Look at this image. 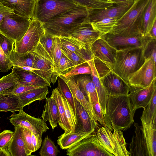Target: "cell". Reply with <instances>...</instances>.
I'll return each mask as SVG.
<instances>
[{"label": "cell", "instance_id": "48", "mask_svg": "<svg viewBox=\"0 0 156 156\" xmlns=\"http://www.w3.org/2000/svg\"><path fill=\"white\" fill-rule=\"evenodd\" d=\"M143 54L145 59L151 58L156 64V39L149 41L143 48Z\"/></svg>", "mask_w": 156, "mask_h": 156}, {"label": "cell", "instance_id": "58", "mask_svg": "<svg viewBox=\"0 0 156 156\" xmlns=\"http://www.w3.org/2000/svg\"><path fill=\"white\" fill-rule=\"evenodd\" d=\"M132 0H110L113 4H118Z\"/></svg>", "mask_w": 156, "mask_h": 156}, {"label": "cell", "instance_id": "43", "mask_svg": "<svg viewBox=\"0 0 156 156\" xmlns=\"http://www.w3.org/2000/svg\"><path fill=\"white\" fill-rule=\"evenodd\" d=\"M91 73L90 67L86 62L74 66L68 72L60 75L66 78H69L77 75L85 74H91Z\"/></svg>", "mask_w": 156, "mask_h": 156}, {"label": "cell", "instance_id": "42", "mask_svg": "<svg viewBox=\"0 0 156 156\" xmlns=\"http://www.w3.org/2000/svg\"><path fill=\"white\" fill-rule=\"evenodd\" d=\"M59 152L54 142L48 136L44 139L39 152L41 156H56Z\"/></svg>", "mask_w": 156, "mask_h": 156}, {"label": "cell", "instance_id": "3", "mask_svg": "<svg viewBox=\"0 0 156 156\" xmlns=\"http://www.w3.org/2000/svg\"><path fill=\"white\" fill-rule=\"evenodd\" d=\"M149 0H134L131 7L117 20L109 33L121 36H130L140 33L143 16Z\"/></svg>", "mask_w": 156, "mask_h": 156}, {"label": "cell", "instance_id": "27", "mask_svg": "<svg viewBox=\"0 0 156 156\" xmlns=\"http://www.w3.org/2000/svg\"><path fill=\"white\" fill-rule=\"evenodd\" d=\"M9 90L0 94V112H20L23 109L18 95Z\"/></svg>", "mask_w": 156, "mask_h": 156}, {"label": "cell", "instance_id": "55", "mask_svg": "<svg viewBox=\"0 0 156 156\" xmlns=\"http://www.w3.org/2000/svg\"><path fill=\"white\" fill-rule=\"evenodd\" d=\"M42 135H36L31 132V140L35 152L39 149L41 146L42 139Z\"/></svg>", "mask_w": 156, "mask_h": 156}, {"label": "cell", "instance_id": "24", "mask_svg": "<svg viewBox=\"0 0 156 156\" xmlns=\"http://www.w3.org/2000/svg\"><path fill=\"white\" fill-rule=\"evenodd\" d=\"M135 127V136L129 144V156H148L147 145L141 126L133 122Z\"/></svg>", "mask_w": 156, "mask_h": 156}, {"label": "cell", "instance_id": "23", "mask_svg": "<svg viewBox=\"0 0 156 156\" xmlns=\"http://www.w3.org/2000/svg\"><path fill=\"white\" fill-rule=\"evenodd\" d=\"M59 76L66 82L74 98H76L83 106L92 119L97 124L94 109L85 98L76 83L74 76L66 78L61 75Z\"/></svg>", "mask_w": 156, "mask_h": 156}, {"label": "cell", "instance_id": "30", "mask_svg": "<svg viewBox=\"0 0 156 156\" xmlns=\"http://www.w3.org/2000/svg\"><path fill=\"white\" fill-rule=\"evenodd\" d=\"M8 151L10 156H27L22 136L21 126L15 127L13 137Z\"/></svg>", "mask_w": 156, "mask_h": 156}, {"label": "cell", "instance_id": "13", "mask_svg": "<svg viewBox=\"0 0 156 156\" xmlns=\"http://www.w3.org/2000/svg\"><path fill=\"white\" fill-rule=\"evenodd\" d=\"M31 52L34 57L32 67L37 69L35 73L51 84L53 72L51 58L39 42L35 49Z\"/></svg>", "mask_w": 156, "mask_h": 156}, {"label": "cell", "instance_id": "49", "mask_svg": "<svg viewBox=\"0 0 156 156\" xmlns=\"http://www.w3.org/2000/svg\"><path fill=\"white\" fill-rule=\"evenodd\" d=\"M15 42L0 32V46L5 54L7 57L14 48Z\"/></svg>", "mask_w": 156, "mask_h": 156}, {"label": "cell", "instance_id": "53", "mask_svg": "<svg viewBox=\"0 0 156 156\" xmlns=\"http://www.w3.org/2000/svg\"><path fill=\"white\" fill-rule=\"evenodd\" d=\"M93 109L97 121L103 126L106 127L104 115L98 101L94 106Z\"/></svg>", "mask_w": 156, "mask_h": 156}, {"label": "cell", "instance_id": "10", "mask_svg": "<svg viewBox=\"0 0 156 156\" xmlns=\"http://www.w3.org/2000/svg\"><path fill=\"white\" fill-rule=\"evenodd\" d=\"M45 32L42 23L36 20L31 19L29 28L23 37L20 41L15 42L14 50L21 53L33 51Z\"/></svg>", "mask_w": 156, "mask_h": 156}, {"label": "cell", "instance_id": "44", "mask_svg": "<svg viewBox=\"0 0 156 156\" xmlns=\"http://www.w3.org/2000/svg\"><path fill=\"white\" fill-rule=\"evenodd\" d=\"M53 45L52 52V66L53 70L56 66L62 57V45L61 40L59 37L54 36Z\"/></svg>", "mask_w": 156, "mask_h": 156}, {"label": "cell", "instance_id": "19", "mask_svg": "<svg viewBox=\"0 0 156 156\" xmlns=\"http://www.w3.org/2000/svg\"><path fill=\"white\" fill-rule=\"evenodd\" d=\"M74 99L76 120L75 132L81 131L92 133L95 131L97 124L92 119L81 104L76 98Z\"/></svg>", "mask_w": 156, "mask_h": 156}, {"label": "cell", "instance_id": "22", "mask_svg": "<svg viewBox=\"0 0 156 156\" xmlns=\"http://www.w3.org/2000/svg\"><path fill=\"white\" fill-rule=\"evenodd\" d=\"M75 80L79 88L93 109L94 106L98 102V100L91 74L80 75Z\"/></svg>", "mask_w": 156, "mask_h": 156}, {"label": "cell", "instance_id": "20", "mask_svg": "<svg viewBox=\"0 0 156 156\" xmlns=\"http://www.w3.org/2000/svg\"><path fill=\"white\" fill-rule=\"evenodd\" d=\"M12 71L17 78L19 84L51 87V84L47 80L33 72L14 66L12 69Z\"/></svg>", "mask_w": 156, "mask_h": 156}, {"label": "cell", "instance_id": "59", "mask_svg": "<svg viewBox=\"0 0 156 156\" xmlns=\"http://www.w3.org/2000/svg\"><path fill=\"white\" fill-rule=\"evenodd\" d=\"M0 156H9L5 152L3 151L0 147Z\"/></svg>", "mask_w": 156, "mask_h": 156}, {"label": "cell", "instance_id": "15", "mask_svg": "<svg viewBox=\"0 0 156 156\" xmlns=\"http://www.w3.org/2000/svg\"><path fill=\"white\" fill-rule=\"evenodd\" d=\"M91 51L94 58L101 61L113 71L117 51L101 36L93 43Z\"/></svg>", "mask_w": 156, "mask_h": 156}, {"label": "cell", "instance_id": "7", "mask_svg": "<svg viewBox=\"0 0 156 156\" xmlns=\"http://www.w3.org/2000/svg\"><path fill=\"white\" fill-rule=\"evenodd\" d=\"M31 19L14 12L6 15L0 24V32L16 42L20 41L27 30Z\"/></svg>", "mask_w": 156, "mask_h": 156}, {"label": "cell", "instance_id": "35", "mask_svg": "<svg viewBox=\"0 0 156 156\" xmlns=\"http://www.w3.org/2000/svg\"><path fill=\"white\" fill-rule=\"evenodd\" d=\"M8 58L13 66L16 67H33L34 56L31 52L21 53L15 51L14 48L11 52Z\"/></svg>", "mask_w": 156, "mask_h": 156}, {"label": "cell", "instance_id": "25", "mask_svg": "<svg viewBox=\"0 0 156 156\" xmlns=\"http://www.w3.org/2000/svg\"><path fill=\"white\" fill-rule=\"evenodd\" d=\"M86 62L90 67L92 80L95 86L98 101L104 115L106 113V106L108 95L101 83L99 76L95 66L94 58Z\"/></svg>", "mask_w": 156, "mask_h": 156}, {"label": "cell", "instance_id": "12", "mask_svg": "<svg viewBox=\"0 0 156 156\" xmlns=\"http://www.w3.org/2000/svg\"><path fill=\"white\" fill-rule=\"evenodd\" d=\"M132 0L102 9H88V20L90 23L95 22L107 18H120L133 5Z\"/></svg>", "mask_w": 156, "mask_h": 156}, {"label": "cell", "instance_id": "2", "mask_svg": "<svg viewBox=\"0 0 156 156\" xmlns=\"http://www.w3.org/2000/svg\"><path fill=\"white\" fill-rule=\"evenodd\" d=\"M88 16V9L78 5L42 24L45 31L53 36L69 37L68 32L72 29L89 22Z\"/></svg>", "mask_w": 156, "mask_h": 156}, {"label": "cell", "instance_id": "56", "mask_svg": "<svg viewBox=\"0 0 156 156\" xmlns=\"http://www.w3.org/2000/svg\"><path fill=\"white\" fill-rule=\"evenodd\" d=\"M14 11L0 3V24L4 17Z\"/></svg>", "mask_w": 156, "mask_h": 156}, {"label": "cell", "instance_id": "52", "mask_svg": "<svg viewBox=\"0 0 156 156\" xmlns=\"http://www.w3.org/2000/svg\"><path fill=\"white\" fill-rule=\"evenodd\" d=\"M12 66V63L8 57L5 54L0 46V72H7Z\"/></svg>", "mask_w": 156, "mask_h": 156}, {"label": "cell", "instance_id": "4", "mask_svg": "<svg viewBox=\"0 0 156 156\" xmlns=\"http://www.w3.org/2000/svg\"><path fill=\"white\" fill-rule=\"evenodd\" d=\"M145 59L142 47L117 51L113 72L128 82V77L144 64Z\"/></svg>", "mask_w": 156, "mask_h": 156}, {"label": "cell", "instance_id": "61", "mask_svg": "<svg viewBox=\"0 0 156 156\" xmlns=\"http://www.w3.org/2000/svg\"><path fill=\"white\" fill-rule=\"evenodd\" d=\"M107 0V1H108V0Z\"/></svg>", "mask_w": 156, "mask_h": 156}, {"label": "cell", "instance_id": "47", "mask_svg": "<svg viewBox=\"0 0 156 156\" xmlns=\"http://www.w3.org/2000/svg\"><path fill=\"white\" fill-rule=\"evenodd\" d=\"M22 136L26 149L27 156L31 155L35 152L31 140V131L25 127L21 126Z\"/></svg>", "mask_w": 156, "mask_h": 156}, {"label": "cell", "instance_id": "46", "mask_svg": "<svg viewBox=\"0 0 156 156\" xmlns=\"http://www.w3.org/2000/svg\"><path fill=\"white\" fill-rule=\"evenodd\" d=\"M14 131L5 129L0 133V147L7 153L9 156L10 155L8 151L9 147L13 137Z\"/></svg>", "mask_w": 156, "mask_h": 156}, {"label": "cell", "instance_id": "33", "mask_svg": "<svg viewBox=\"0 0 156 156\" xmlns=\"http://www.w3.org/2000/svg\"><path fill=\"white\" fill-rule=\"evenodd\" d=\"M141 122V130L147 145L148 156H156V126Z\"/></svg>", "mask_w": 156, "mask_h": 156}, {"label": "cell", "instance_id": "8", "mask_svg": "<svg viewBox=\"0 0 156 156\" xmlns=\"http://www.w3.org/2000/svg\"><path fill=\"white\" fill-rule=\"evenodd\" d=\"M69 156H114L105 149L94 132L67 149Z\"/></svg>", "mask_w": 156, "mask_h": 156}, {"label": "cell", "instance_id": "38", "mask_svg": "<svg viewBox=\"0 0 156 156\" xmlns=\"http://www.w3.org/2000/svg\"><path fill=\"white\" fill-rule=\"evenodd\" d=\"M117 20L115 18H107L90 23L94 30L103 35L111 31Z\"/></svg>", "mask_w": 156, "mask_h": 156}, {"label": "cell", "instance_id": "51", "mask_svg": "<svg viewBox=\"0 0 156 156\" xmlns=\"http://www.w3.org/2000/svg\"><path fill=\"white\" fill-rule=\"evenodd\" d=\"M62 54L68 58L75 66L86 62L84 59L81 58L75 53L68 50L62 46Z\"/></svg>", "mask_w": 156, "mask_h": 156}, {"label": "cell", "instance_id": "14", "mask_svg": "<svg viewBox=\"0 0 156 156\" xmlns=\"http://www.w3.org/2000/svg\"><path fill=\"white\" fill-rule=\"evenodd\" d=\"M18 114L13 113L10 119V122L14 127L21 126L30 130L36 135H42L49 128L42 119L33 117L27 114L23 109Z\"/></svg>", "mask_w": 156, "mask_h": 156}, {"label": "cell", "instance_id": "28", "mask_svg": "<svg viewBox=\"0 0 156 156\" xmlns=\"http://www.w3.org/2000/svg\"><path fill=\"white\" fill-rule=\"evenodd\" d=\"M41 117L45 122L49 121L52 129L57 126L58 119V108L55 100L51 96L45 98V103Z\"/></svg>", "mask_w": 156, "mask_h": 156}, {"label": "cell", "instance_id": "9", "mask_svg": "<svg viewBox=\"0 0 156 156\" xmlns=\"http://www.w3.org/2000/svg\"><path fill=\"white\" fill-rule=\"evenodd\" d=\"M101 37L116 51L131 48H143L152 39L149 34H144L140 33L132 35L121 36L109 33Z\"/></svg>", "mask_w": 156, "mask_h": 156}, {"label": "cell", "instance_id": "45", "mask_svg": "<svg viewBox=\"0 0 156 156\" xmlns=\"http://www.w3.org/2000/svg\"><path fill=\"white\" fill-rule=\"evenodd\" d=\"M63 100L65 108V116L68 123L71 133L74 132L76 124V118L69 103L63 98Z\"/></svg>", "mask_w": 156, "mask_h": 156}, {"label": "cell", "instance_id": "50", "mask_svg": "<svg viewBox=\"0 0 156 156\" xmlns=\"http://www.w3.org/2000/svg\"><path fill=\"white\" fill-rule=\"evenodd\" d=\"M53 36L45 32L44 34L41 37L39 40V42L51 58L53 45Z\"/></svg>", "mask_w": 156, "mask_h": 156}, {"label": "cell", "instance_id": "18", "mask_svg": "<svg viewBox=\"0 0 156 156\" xmlns=\"http://www.w3.org/2000/svg\"><path fill=\"white\" fill-rule=\"evenodd\" d=\"M68 35L69 37L81 42L91 51L93 43L102 35L94 30L89 22L83 23L74 28L68 32Z\"/></svg>", "mask_w": 156, "mask_h": 156}, {"label": "cell", "instance_id": "17", "mask_svg": "<svg viewBox=\"0 0 156 156\" xmlns=\"http://www.w3.org/2000/svg\"><path fill=\"white\" fill-rule=\"evenodd\" d=\"M156 79L148 87L141 88L130 86L128 96L133 108L136 110L146 107L156 90Z\"/></svg>", "mask_w": 156, "mask_h": 156}, {"label": "cell", "instance_id": "1", "mask_svg": "<svg viewBox=\"0 0 156 156\" xmlns=\"http://www.w3.org/2000/svg\"><path fill=\"white\" fill-rule=\"evenodd\" d=\"M136 111L128 95H108L104 115L106 127L112 131L128 129L134 122Z\"/></svg>", "mask_w": 156, "mask_h": 156}, {"label": "cell", "instance_id": "39", "mask_svg": "<svg viewBox=\"0 0 156 156\" xmlns=\"http://www.w3.org/2000/svg\"><path fill=\"white\" fill-rule=\"evenodd\" d=\"M57 79L58 82L57 88L62 97L66 99L70 105L76 118V109L75 101L71 91L63 80L59 76H58Z\"/></svg>", "mask_w": 156, "mask_h": 156}, {"label": "cell", "instance_id": "36", "mask_svg": "<svg viewBox=\"0 0 156 156\" xmlns=\"http://www.w3.org/2000/svg\"><path fill=\"white\" fill-rule=\"evenodd\" d=\"M156 90L147 106L144 108L140 117L141 121L147 124L156 126Z\"/></svg>", "mask_w": 156, "mask_h": 156}, {"label": "cell", "instance_id": "57", "mask_svg": "<svg viewBox=\"0 0 156 156\" xmlns=\"http://www.w3.org/2000/svg\"><path fill=\"white\" fill-rule=\"evenodd\" d=\"M152 39H156V21L148 33Z\"/></svg>", "mask_w": 156, "mask_h": 156}, {"label": "cell", "instance_id": "54", "mask_svg": "<svg viewBox=\"0 0 156 156\" xmlns=\"http://www.w3.org/2000/svg\"><path fill=\"white\" fill-rule=\"evenodd\" d=\"M42 87H43L23 85L18 84L12 90V92L15 95H19L30 90Z\"/></svg>", "mask_w": 156, "mask_h": 156}, {"label": "cell", "instance_id": "21", "mask_svg": "<svg viewBox=\"0 0 156 156\" xmlns=\"http://www.w3.org/2000/svg\"><path fill=\"white\" fill-rule=\"evenodd\" d=\"M36 0H0V3L13 10L16 13L33 18Z\"/></svg>", "mask_w": 156, "mask_h": 156}, {"label": "cell", "instance_id": "40", "mask_svg": "<svg viewBox=\"0 0 156 156\" xmlns=\"http://www.w3.org/2000/svg\"><path fill=\"white\" fill-rule=\"evenodd\" d=\"M88 9H102L112 6L113 3L105 0H71Z\"/></svg>", "mask_w": 156, "mask_h": 156}, {"label": "cell", "instance_id": "41", "mask_svg": "<svg viewBox=\"0 0 156 156\" xmlns=\"http://www.w3.org/2000/svg\"><path fill=\"white\" fill-rule=\"evenodd\" d=\"M18 84L17 78L12 71L0 79V94L12 90Z\"/></svg>", "mask_w": 156, "mask_h": 156}, {"label": "cell", "instance_id": "34", "mask_svg": "<svg viewBox=\"0 0 156 156\" xmlns=\"http://www.w3.org/2000/svg\"><path fill=\"white\" fill-rule=\"evenodd\" d=\"M51 96L55 100L57 105L58 113V124L64 131V133H71L65 115L63 98L57 88L53 90Z\"/></svg>", "mask_w": 156, "mask_h": 156}, {"label": "cell", "instance_id": "5", "mask_svg": "<svg viewBox=\"0 0 156 156\" xmlns=\"http://www.w3.org/2000/svg\"><path fill=\"white\" fill-rule=\"evenodd\" d=\"M78 5L71 0H36L33 19L43 23Z\"/></svg>", "mask_w": 156, "mask_h": 156}, {"label": "cell", "instance_id": "11", "mask_svg": "<svg viewBox=\"0 0 156 156\" xmlns=\"http://www.w3.org/2000/svg\"><path fill=\"white\" fill-rule=\"evenodd\" d=\"M156 67L150 58L145 59L143 65L136 71L128 77L129 86L141 88L149 86L156 79Z\"/></svg>", "mask_w": 156, "mask_h": 156}, {"label": "cell", "instance_id": "6", "mask_svg": "<svg viewBox=\"0 0 156 156\" xmlns=\"http://www.w3.org/2000/svg\"><path fill=\"white\" fill-rule=\"evenodd\" d=\"M113 130L112 133L109 129L103 126L98 129L96 133L101 144L114 156H129L122 131Z\"/></svg>", "mask_w": 156, "mask_h": 156}, {"label": "cell", "instance_id": "16", "mask_svg": "<svg viewBox=\"0 0 156 156\" xmlns=\"http://www.w3.org/2000/svg\"><path fill=\"white\" fill-rule=\"evenodd\" d=\"M100 78L108 95H128L130 88L128 83L113 71L110 70Z\"/></svg>", "mask_w": 156, "mask_h": 156}, {"label": "cell", "instance_id": "37", "mask_svg": "<svg viewBox=\"0 0 156 156\" xmlns=\"http://www.w3.org/2000/svg\"><path fill=\"white\" fill-rule=\"evenodd\" d=\"M74 66L73 63L62 54L56 66L53 69L51 82L54 84L59 75L68 72Z\"/></svg>", "mask_w": 156, "mask_h": 156}, {"label": "cell", "instance_id": "32", "mask_svg": "<svg viewBox=\"0 0 156 156\" xmlns=\"http://www.w3.org/2000/svg\"><path fill=\"white\" fill-rule=\"evenodd\" d=\"M48 93V87H43L34 89L18 95L23 108L34 101L45 99Z\"/></svg>", "mask_w": 156, "mask_h": 156}, {"label": "cell", "instance_id": "60", "mask_svg": "<svg viewBox=\"0 0 156 156\" xmlns=\"http://www.w3.org/2000/svg\"><path fill=\"white\" fill-rule=\"evenodd\" d=\"M108 1H110V0H108ZM111 2V1H110Z\"/></svg>", "mask_w": 156, "mask_h": 156}, {"label": "cell", "instance_id": "31", "mask_svg": "<svg viewBox=\"0 0 156 156\" xmlns=\"http://www.w3.org/2000/svg\"><path fill=\"white\" fill-rule=\"evenodd\" d=\"M91 134L81 131L66 133H64L58 137L57 143L61 149L67 150Z\"/></svg>", "mask_w": 156, "mask_h": 156}, {"label": "cell", "instance_id": "29", "mask_svg": "<svg viewBox=\"0 0 156 156\" xmlns=\"http://www.w3.org/2000/svg\"><path fill=\"white\" fill-rule=\"evenodd\" d=\"M155 21L156 0H150L143 16L140 33L148 34Z\"/></svg>", "mask_w": 156, "mask_h": 156}, {"label": "cell", "instance_id": "26", "mask_svg": "<svg viewBox=\"0 0 156 156\" xmlns=\"http://www.w3.org/2000/svg\"><path fill=\"white\" fill-rule=\"evenodd\" d=\"M59 37L62 47L75 53L86 61L94 57L91 51L77 40L70 37Z\"/></svg>", "mask_w": 156, "mask_h": 156}]
</instances>
